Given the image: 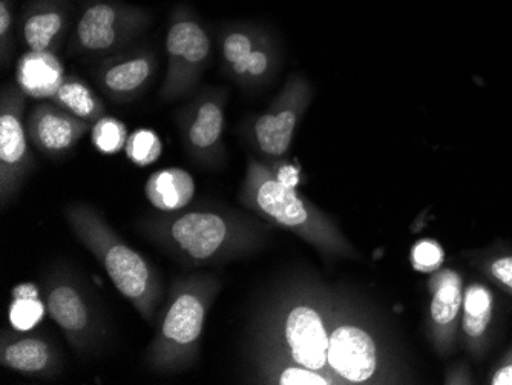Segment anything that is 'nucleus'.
<instances>
[{
    "label": "nucleus",
    "instance_id": "obj_31",
    "mask_svg": "<svg viewBox=\"0 0 512 385\" xmlns=\"http://www.w3.org/2000/svg\"><path fill=\"white\" fill-rule=\"evenodd\" d=\"M272 169L279 181L295 188L299 180V169L296 166L289 165V163H278Z\"/></svg>",
    "mask_w": 512,
    "mask_h": 385
},
{
    "label": "nucleus",
    "instance_id": "obj_3",
    "mask_svg": "<svg viewBox=\"0 0 512 385\" xmlns=\"http://www.w3.org/2000/svg\"><path fill=\"white\" fill-rule=\"evenodd\" d=\"M312 97V86L304 77H290L272 106L256 117L250 126L255 148L269 158L284 157L292 146L296 128Z\"/></svg>",
    "mask_w": 512,
    "mask_h": 385
},
{
    "label": "nucleus",
    "instance_id": "obj_13",
    "mask_svg": "<svg viewBox=\"0 0 512 385\" xmlns=\"http://www.w3.org/2000/svg\"><path fill=\"white\" fill-rule=\"evenodd\" d=\"M106 272L123 297L142 306L151 290V270L142 255L126 244H112L103 257Z\"/></svg>",
    "mask_w": 512,
    "mask_h": 385
},
{
    "label": "nucleus",
    "instance_id": "obj_11",
    "mask_svg": "<svg viewBox=\"0 0 512 385\" xmlns=\"http://www.w3.org/2000/svg\"><path fill=\"white\" fill-rule=\"evenodd\" d=\"M28 165L30 149L23 125V97L17 89H5L0 114V172L4 189L13 185Z\"/></svg>",
    "mask_w": 512,
    "mask_h": 385
},
{
    "label": "nucleus",
    "instance_id": "obj_20",
    "mask_svg": "<svg viewBox=\"0 0 512 385\" xmlns=\"http://www.w3.org/2000/svg\"><path fill=\"white\" fill-rule=\"evenodd\" d=\"M46 310L65 332L79 333L88 326V307L74 287L66 284L54 287L46 300Z\"/></svg>",
    "mask_w": 512,
    "mask_h": 385
},
{
    "label": "nucleus",
    "instance_id": "obj_28",
    "mask_svg": "<svg viewBox=\"0 0 512 385\" xmlns=\"http://www.w3.org/2000/svg\"><path fill=\"white\" fill-rule=\"evenodd\" d=\"M413 266L421 272H434L444 263V249L436 241L425 240L417 243L411 252Z\"/></svg>",
    "mask_w": 512,
    "mask_h": 385
},
{
    "label": "nucleus",
    "instance_id": "obj_14",
    "mask_svg": "<svg viewBox=\"0 0 512 385\" xmlns=\"http://www.w3.org/2000/svg\"><path fill=\"white\" fill-rule=\"evenodd\" d=\"M17 85L34 99H53L65 82L62 62L51 51H30L17 63Z\"/></svg>",
    "mask_w": 512,
    "mask_h": 385
},
{
    "label": "nucleus",
    "instance_id": "obj_30",
    "mask_svg": "<svg viewBox=\"0 0 512 385\" xmlns=\"http://www.w3.org/2000/svg\"><path fill=\"white\" fill-rule=\"evenodd\" d=\"M444 384L447 385H471L474 384L473 372L468 362H457L454 366L448 367L444 376Z\"/></svg>",
    "mask_w": 512,
    "mask_h": 385
},
{
    "label": "nucleus",
    "instance_id": "obj_10",
    "mask_svg": "<svg viewBox=\"0 0 512 385\" xmlns=\"http://www.w3.org/2000/svg\"><path fill=\"white\" fill-rule=\"evenodd\" d=\"M169 237L191 260L207 261L217 257L229 243L230 228L215 212H188L172 221Z\"/></svg>",
    "mask_w": 512,
    "mask_h": 385
},
{
    "label": "nucleus",
    "instance_id": "obj_6",
    "mask_svg": "<svg viewBox=\"0 0 512 385\" xmlns=\"http://www.w3.org/2000/svg\"><path fill=\"white\" fill-rule=\"evenodd\" d=\"M148 13L115 2H96L83 11L77 22L76 43L91 53L114 50L135 31L142 30Z\"/></svg>",
    "mask_w": 512,
    "mask_h": 385
},
{
    "label": "nucleus",
    "instance_id": "obj_26",
    "mask_svg": "<svg viewBox=\"0 0 512 385\" xmlns=\"http://www.w3.org/2000/svg\"><path fill=\"white\" fill-rule=\"evenodd\" d=\"M126 155L134 165L149 166L157 162L163 152L160 137L152 129H137L129 135Z\"/></svg>",
    "mask_w": 512,
    "mask_h": 385
},
{
    "label": "nucleus",
    "instance_id": "obj_16",
    "mask_svg": "<svg viewBox=\"0 0 512 385\" xmlns=\"http://www.w3.org/2000/svg\"><path fill=\"white\" fill-rule=\"evenodd\" d=\"M197 186L186 169L168 168L154 172L145 183V195L157 211L177 212L194 200Z\"/></svg>",
    "mask_w": 512,
    "mask_h": 385
},
{
    "label": "nucleus",
    "instance_id": "obj_23",
    "mask_svg": "<svg viewBox=\"0 0 512 385\" xmlns=\"http://www.w3.org/2000/svg\"><path fill=\"white\" fill-rule=\"evenodd\" d=\"M50 346L37 338H22L4 350V362L10 369L22 373H37L50 364Z\"/></svg>",
    "mask_w": 512,
    "mask_h": 385
},
{
    "label": "nucleus",
    "instance_id": "obj_22",
    "mask_svg": "<svg viewBox=\"0 0 512 385\" xmlns=\"http://www.w3.org/2000/svg\"><path fill=\"white\" fill-rule=\"evenodd\" d=\"M53 100L60 108L85 122L96 123L103 117L102 102L92 94L89 86L80 80L66 79Z\"/></svg>",
    "mask_w": 512,
    "mask_h": 385
},
{
    "label": "nucleus",
    "instance_id": "obj_29",
    "mask_svg": "<svg viewBox=\"0 0 512 385\" xmlns=\"http://www.w3.org/2000/svg\"><path fill=\"white\" fill-rule=\"evenodd\" d=\"M486 384L512 385V344L496 362L493 372L486 378Z\"/></svg>",
    "mask_w": 512,
    "mask_h": 385
},
{
    "label": "nucleus",
    "instance_id": "obj_1",
    "mask_svg": "<svg viewBox=\"0 0 512 385\" xmlns=\"http://www.w3.org/2000/svg\"><path fill=\"white\" fill-rule=\"evenodd\" d=\"M243 200L253 211L313 244L322 254L356 257L352 244L329 218L302 198L293 186L279 181L273 169L258 160L249 162Z\"/></svg>",
    "mask_w": 512,
    "mask_h": 385
},
{
    "label": "nucleus",
    "instance_id": "obj_8",
    "mask_svg": "<svg viewBox=\"0 0 512 385\" xmlns=\"http://www.w3.org/2000/svg\"><path fill=\"white\" fill-rule=\"evenodd\" d=\"M329 338L324 318L315 307L298 304L287 313L284 339L293 364L332 376L327 361Z\"/></svg>",
    "mask_w": 512,
    "mask_h": 385
},
{
    "label": "nucleus",
    "instance_id": "obj_2",
    "mask_svg": "<svg viewBox=\"0 0 512 385\" xmlns=\"http://www.w3.org/2000/svg\"><path fill=\"white\" fill-rule=\"evenodd\" d=\"M221 53L229 74L246 88L264 85L278 68V43L260 25H229L221 37Z\"/></svg>",
    "mask_w": 512,
    "mask_h": 385
},
{
    "label": "nucleus",
    "instance_id": "obj_4",
    "mask_svg": "<svg viewBox=\"0 0 512 385\" xmlns=\"http://www.w3.org/2000/svg\"><path fill=\"white\" fill-rule=\"evenodd\" d=\"M169 73L163 91L177 96L191 85L198 70L211 56V37L184 7L177 8L166 36Z\"/></svg>",
    "mask_w": 512,
    "mask_h": 385
},
{
    "label": "nucleus",
    "instance_id": "obj_32",
    "mask_svg": "<svg viewBox=\"0 0 512 385\" xmlns=\"http://www.w3.org/2000/svg\"><path fill=\"white\" fill-rule=\"evenodd\" d=\"M13 27V14L8 7L7 0H0V39L7 40L8 31Z\"/></svg>",
    "mask_w": 512,
    "mask_h": 385
},
{
    "label": "nucleus",
    "instance_id": "obj_19",
    "mask_svg": "<svg viewBox=\"0 0 512 385\" xmlns=\"http://www.w3.org/2000/svg\"><path fill=\"white\" fill-rule=\"evenodd\" d=\"M154 70V60L148 54L131 57L109 66L103 73V86L117 97H128L142 88Z\"/></svg>",
    "mask_w": 512,
    "mask_h": 385
},
{
    "label": "nucleus",
    "instance_id": "obj_17",
    "mask_svg": "<svg viewBox=\"0 0 512 385\" xmlns=\"http://www.w3.org/2000/svg\"><path fill=\"white\" fill-rule=\"evenodd\" d=\"M224 131L223 97H206L189 123V146L198 152L220 151Z\"/></svg>",
    "mask_w": 512,
    "mask_h": 385
},
{
    "label": "nucleus",
    "instance_id": "obj_9",
    "mask_svg": "<svg viewBox=\"0 0 512 385\" xmlns=\"http://www.w3.org/2000/svg\"><path fill=\"white\" fill-rule=\"evenodd\" d=\"M497 298L490 286L479 280L465 286L459 341L473 359L485 358L493 344L497 323Z\"/></svg>",
    "mask_w": 512,
    "mask_h": 385
},
{
    "label": "nucleus",
    "instance_id": "obj_21",
    "mask_svg": "<svg viewBox=\"0 0 512 385\" xmlns=\"http://www.w3.org/2000/svg\"><path fill=\"white\" fill-rule=\"evenodd\" d=\"M465 255L471 266L476 267L486 280L512 298V247L500 244Z\"/></svg>",
    "mask_w": 512,
    "mask_h": 385
},
{
    "label": "nucleus",
    "instance_id": "obj_18",
    "mask_svg": "<svg viewBox=\"0 0 512 385\" xmlns=\"http://www.w3.org/2000/svg\"><path fill=\"white\" fill-rule=\"evenodd\" d=\"M65 13L54 5H40L23 24V39L30 51H51L65 28Z\"/></svg>",
    "mask_w": 512,
    "mask_h": 385
},
{
    "label": "nucleus",
    "instance_id": "obj_25",
    "mask_svg": "<svg viewBox=\"0 0 512 385\" xmlns=\"http://www.w3.org/2000/svg\"><path fill=\"white\" fill-rule=\"evenodd\" d=\"M129 135L126 125L114 117L103 116L91 129L92 145L106 155L119 154L126 148Z\"/></svg>",
    "mask_w": 512,
    "mask_h": 385
},
{
    "label": "nucleus",
    "instance_id": "obj_12",
    "mask_svg": "<svg viewBox=\"0 0 512 385\" xmlns=\"http://www.w3.org/2000/svg\"><path fill=\"white\" fill-rule=\"evenodd\" d=\"M88 129L85 120L51 105L37 106L28 120V137L31 142L42 151L54 154L73 148Z\"/></svg>",
    "mask_w": 512,
    "mask_h": 385
},
{
    "label": "nucleus",
    "instance_id": "obj_27",
    "mask_svg": "<svg viewBox=\"0 0 512 385\" xmlns=\"http://www.w3.org/2000/svg\"><path fill=\"white\" fill-rule=\"evenodd\" d=\"M276 382L279 385H330L338 384L335 378L318 372V370L307 369V367L295 366L286 367L279 373Z\"/></svg>",
    "mask_w": 512,
    "mask_h": 385
},
{
    "label": "nucleus",
    "instance_id": "obj_7",
    "mask_svg": "<svg viewBox=\"0 0 512 385\" xmlns=\"http://www.w3.org/2000/svg\"><path fill=\"white\" fill-rule=\"evenodd\" d=\"M327 361L336 382L365 384L378 372V344L362 327L339 324L330 332Z\"/></svg>",
    "mask_w": 512,
    "mask_h": 385
},
{
    "label": "nucleus",
    "instance_id": "obj_24",
    "mask_svg": "<svg viewBox=\"0 0 512 385\" xmlns=\"http://www.w3.org/2000/svg\"><path fill=\"white\" fill-rule=\"evenodd\" d=\"M13 303L10 306L11 326L20 332L34 329L45 315V306L39 300V290L33 283L19 284L13 289Z\"/></svg>",
    "mask_w": 512,
    "mask_h": 385
},
{
    "label": "nucleus",
    "instance_id": "obj_15",
    "mask_svg": "<svg viewBox=\"0 0 512 385\" xmlns=\"http://www.w3.org/2000/svg\"><path fill=\"white\" fill-rule=\"evenodd\" d=\"M206 307L195 293H181L166 312L161 333L166 343L184 347L197 343L203 332Z\"/></svg>",
    "mask_w": 512,
    "mask_h": 385
},
{
    "label": "nucleus",
    "instance_id": "obj_5",
    "mask_svg": "<svg viewBox=\"0 0 512 385\" xmlns=\"http://www.w3.org/2000/svg\"><path fill=\"white\" fill-rule=\"evenodd\" d=\"M465 286L462 274L451 267L434 270L428 281L431 295L427 313L428 338L442 358L450 356L459 341Z\"/></svg>",
    "mask_w": 512,
    "mask_h": 385
}]
</instances>
